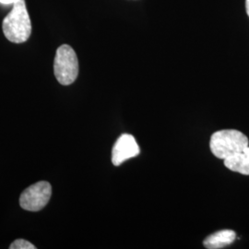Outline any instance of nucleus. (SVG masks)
<instances>
[{
	"mask_svg": "<svg viewBox=\"0 0 249 249\" xmlns=\"http://www.w3.org/2000/svg\"><path fill=\"white\" fill-rule=\"evenodd\" d=\"M235 238L236 234L234 231L231 230H223L209 235L203 242V245L206 249H223L232 244Z\"/></svg>",
	"mask_w": 249,
	"mask_h": 249,
	"instance_id": "obj_7",
	"label": "nucleus"
},
{
	"mask_svg": "<svg viewBox=\"0 0 249 249\" xmlns=\"http://www.w3.org/2000/svg\"><path fill=\"white\" fill-rule=\"evenodd\" d=\"M53 72L57 81L62 85H71L79 75V61L71 46L63 45L56 50Z\"/></svg>",
	"mask_w": 249,
	"mask_h": 249,
	"instance_id": "obj_3",
	"label": "nucleus"
},
{
	"mask_svg": "<svg viewBox=\"0 0 249 249\" xmlns=\"http://www.w3.org/2000/svg\"><path fill=\"white\" fill-rule=\"evenodd\" d=\"M210 147L215 157L225 160L249 147V139L238 130L223 129L213 134Z\"/></svg>",
	"mask_w": 249,
	"mask_h": 249,
	"instance_id": "obj_2",
	"label": "nucleus"
},
{
	"mask_svg": "<svg viewBox=\"0 0 249 249\" xmlns=\"http://www.w3.org/2000/svg\"><path fill=\"white\" fill-rule=\"evenodd\" d=\"M224 160V165L228 169L242 175L249 176V147L239 151Z\"/></svg>",
	"mask_w": 249,
	"mask_h": 249,
	"instance_id": "obj_6",
	"label": "nucleus"
},
{
	"mask_svg": "<svg viewBox=\"0 0 249 249\" xmlns=\"http://www.w3.org/2000/svg\"><path fill=\"white\" fill-rule=\"evenodd\" d=\"M2 29L6 38L14 44L24 43L30 38L32 22L25 0H17L13 4L12 10L3 20Z\"/></svg>",
	"mask_w": 249,
	"mask_h": 249,
	"instance_id": "obj_1",
	"label": "nucleus"
},
{
	"mask_svg": "<svg viewBox=\"0 0 249 249\" xmlns=\"http://www.w3.org/2000/svg\"><path fill=\"white\" fill-rule=\"evenodd\" d=\"M16 1L17 0H0V3L4 5H9V4H14Z\"/></svg>",
	"mask_w": 249,
	"mask_h": 249,
	"instance_id": "obj_9",
	"label": "nucleus"
},
{
	"mask_svg": "<svg viewBox=\"0 0 249 249\" xmlns=\"http://www.w3.org/2000/svg\"><path fill=\"white\" fill-rule=\"evenodd\" d=\"M36 246L32 243L24 240V239H17L14 241L10 246L9 249H36Z\"/></svg>",
	"mask_w": 249,
	"mask_h": 249,
	"instance_id": "obj_8",
	"label": "nucleus"
},
{
	"mask_svg": "<svg viewBox=\"0 0 249 249\" xmlns=\"http://www.w3.org/2000/svg\"><path fill=\"white\" fill-rule=\"evenodd\" d=\"M246 8H247V12L249 17V0H246Z\"/></svg>",
	"mask_w": 249,
	"mask_h": 249,
	"instance_id": "obj_10",
	"label": "nucleus"
},
{
	"mask_svg": "<svg viewBox=\"0 0 249 249\" xmlns=\"http://www.w3.org/2000/svg\"><path fill=\"white\" fill-rule=\"evenodd\" d=\"M52 187L47 181H40L26 188L19 196L20 207L29 212H39L49 202Z\"/></svg>",
	"mask_w": 249,
	"mask_h": 249,
	"instance_id": "obj_4",
	"label": "nucleus"
},
{
	"mask_svg": "<svg viewBox=\"0 0 249 249\" xmlns=\"http://www.w3.org/2000/svg\"><path fill=\"white\" fill-rule=\"evenodd\" d=\"M141 149L135 138L129 134H123L115 143L112 150V162L114 165L119 166L128 159L139 155Z\"/></svg>",
	"mask_w": 249,
	"mask_h": 249,
	"instance_id": "obj_5",
	"label": "nucleus"
}]
</instances>
